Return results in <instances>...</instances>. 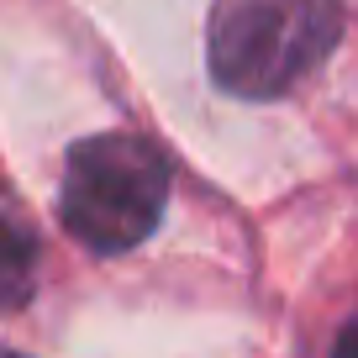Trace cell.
<instances>
[{"mask_svg": "<svg viewBox=\"0 0 358 358\" xmlns=\"http://www.w3.org/2000/svg\"><path fill=\"white\" fill-rule=\"evenodd\" d=\"M37 280V248L27 237V227H16L11 216H0V316H11L16 306L32 295Z\"/></svg>", "mask_w": 358, "mask_h": 358, "instance_id": "cell-3", "label": "cell"}, {"mask_svg": "<svg viewBox=\"0 0 358 358\" xmlns=\"http://www.w3.org/2000/svg\"><path fill=\"white\" fill-rule=\"evenodd\" d=\"M169 206V164L132 132H101L74 143L64 164L58 211L90 253H127L158 227Z\"/></svg>", "mask_w": 358, "mask_h": 358, "instance_id": "cell-2", "label": "cell"}, {"mask_svg": "<svg viewBox=\"0 0 358 358\" xmlns=\"http://www.w3.org/2000/svg\"><path fill=\"white\" fill-rule=\"evenodd\" d=\"M337 353H358V316L343 327V332H337Z\"/></svg>", "mask_w": 358, "mask_h": 358, "instance_id": "cell-4", "label": "cell"}, {"mask_svg": "<svg viewBox=\"0 0 358 358\" xmlns=\"http://www.w3.org/2000/svg\"><path fill=\"white\" fill-rule=\"evenodd\" d=\"M343 37L332 0H216L206 27L211 79L237 101L295 90Z\"/></svg>", "mask_w": 358, "mask_h": 358, "instance_id": "cell-1", "label": "cell"}]
</instances>
